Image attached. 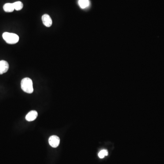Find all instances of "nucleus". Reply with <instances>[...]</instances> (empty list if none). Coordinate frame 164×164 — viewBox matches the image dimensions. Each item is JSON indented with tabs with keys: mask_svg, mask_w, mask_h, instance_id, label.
I'll use <instances>...</instances> for the list:
<instances>
[{
	"mask_svg": "<svg viewBox=\"0 0 164 164\" xmlns=\"http://www.w3.org/2000/svg\"><path fill=\"white\" fill-rule=\"evenodd\" d=\"M42 20L43 24L47 27H50L52 25V20L48 14H45L42 16Z\"/></svg>",
	"mask_w": 164,
	"mask_h": 164,
	"instance_id": "20e7f679",
	"label": "nucleus"
},
{
	"mask_svg": "<svg viewBox=\"0 0 164 164\" xmlns=\"http://www.w3.org/2000/svg\"><path fill=\"white\" fill-rule=\"evenodd\" d=\"M108 151L106 149H103L98 153V156L99 158L102 159V158H104L105 156H108Z\"/></svg>",
	"mask_w": 164,
	"mask_h": 164,
	"instance_id": "9d476101",
	"label": "nucleus"
},
{
	"mask_svg": "<svg viewBox=\"0 0 164 164\" xmlns=\"http://www.w3.org/2000/svg\"><path fill=\"white\" fill-rule=\"evenodd\" d=\"M9 66L8 62L6 61H0V74L5 73L8 70Z\"/></svg>",
	"mask_w": 164,
	"mask_h": 164,
	"instance_id": "39448f33",
	"label": "nucleus"
},
{
	"mask_svg": "<svg viewBox=\"0 0 164 164\" xmlns=\"http://www.w3.org/2000/svg\"><path fill=\"white\" fill-rule=\"evenodd\" d=\"M38 113L35 110H32L29 112L26 116V119L28 121H34L38 117Z\"/></svg>",
	"mask_w": 164,
	"mask_h": 164,
	"instance_id": "423d86ee",
	"label": "nucleus"
},
{
	"mask_svg": "<svg viewBox=\"0 0 164 164\" xmlns=\"http://www.w3.org/2000/svg\"><path fill=\"white\" fill-rule=\"evenodd\" d=\"M78 4L81 8L84 9L89 5V0H79Z\"/></svg>",
	"mask_w": 164,
	"mask_h": 164,
	"instance_id": "6e6552de",
	"label": "nucleus"
},
{
	"mask_svg": "<svg viewBox=\"0 0 164 164\" xmlns=\"http://www.w3.org/2000/svg\"><path fill=\"white\" fill-rule=\"evenodd\" d=\"M14 8L15 10H20L22 9L23 7V3L21 1H16L13 3Z\"/></svg>",
	"mask_w": 164,
	"mask_h": 164,
	"instance_id": "1a4fd4ad",
	"label": "nucleus"
},
{
	"mask_svg": "<svg viewBox=\"0 0 164 164\" xmlns=\"http://www.w3.org/2000/svg\"><path fill=\"white\" fill-rule=\"evenodd\" d=\"M59 138L56 135H52L49 139V144L51 147L56 148L59 147L60 144Z\"/></svg>",
	"mask_w": 164,
	"mask_h": 164,
	"instance_id": "7ed1b4c3",
	"label": "nucleus"
},
{
	"mask_svg": "<svg viewBox=\"0 0 164 164\" xmlns=\"http://www.w3.org/2000/svg\"><path fill=\"white\" fill-rule=\"evenodd\" d=\"M3 9L6 13H12L15 10L13 3H6L3 6Z\"/></svg>",
	"mask_w": 164,
	"mask_h": 164,
	"instance_id": "0eeeda50",
	"label": "nucleus"
},
{
	"mask_svg": "<svg viewBox=\"0 0 164 164\" xmlns=\"http://www.w3.org/2000/svg\"><path fill=\"white\" fill-rule=\"evenodd\" d=\"M21 88L24 92L27 94L33 93V81L29 77H25L21 81Z\"/></svg>",
	"mask_w": 164,
	"mask_h": 164,
	"instance_id": "f257e3e1",
	"label": "nucleus"
},
{
	"mask_svg": "<svg viewBox=\"0 0 164 164\" xmlns=\"http://www.w3.org/2000/svg\"><path fill=\"white\" fill-rule=\"evenodd\" d=\"M2 38L6 43L10 44H16L19 40V36L17 35L8 32L3 33Z\"/></svg>",
	"mask_w": 164,
	"mask_h": 164,
	"instance_id": "f03ea898",
	"label": "nucleus"
}]
</instances>
